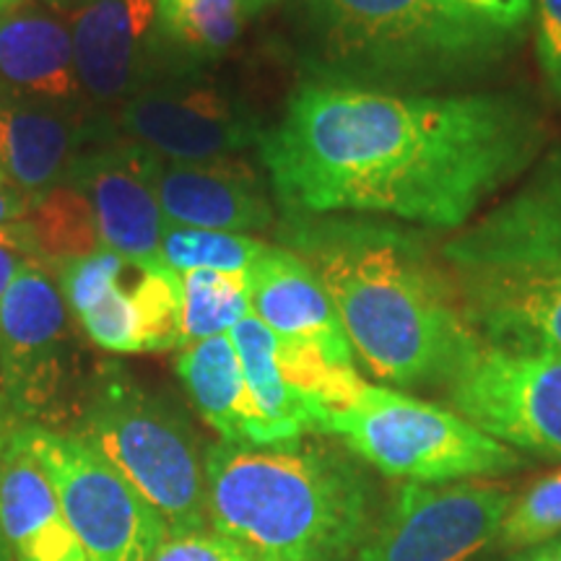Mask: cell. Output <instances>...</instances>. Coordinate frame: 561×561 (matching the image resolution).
<instances>
[{"instance_id": "obj_1", "label": "cell", "mask_w": 561, "mask_h": 561, "mask_svg": "<svg viewBox=\"0 0 561 561\" xmlns=\"http://www.w3.org/2000/svg\"><path fill=\"white\" fill-rule=\"evenodd\" d=\"M543 117L515 91H385L314 79L261 138L271 185L294 219L385 216L462 229L536 164Z\"/></svg>"}, {"instance_id": "obj_2", "label": "cell", "mask_w": 561, "mask_h": 561, "mask_svg": "<svg viewBox=\"0 0 561 561\" xmlns=\"http://www.w3.org/2000/svg\"><path fill=\"white\" fill-rule=\"evenodd\" d=\"M291 252L331 297L351 348L371 375L401 388L445 385L476 333L439 250L390 221L294 219Z\"/></svg>"}, {"instance_id": "obj_3", "label": "cell", "mask_w": 561, "mask_h": 561, "mask_svg": "<svg viewBox=\"0 0 561 561\" xmlns=\"http://www.w3.org/2000/svg\"><path fill=\"white\" fill-rule=\"evenodd\" d=\"M208 525L252 561H343L369 528V489L331 447L216 442L206 453Z\"/></svg>"}, {"instance_id": "obj_4", "label": "cell", "mask_w": 561, "mask_h": 561, "mask_svg": "<svg viewBox=\"0 0 561 561\" xmlns=\"http://www.w3.org/2000/svg\"><path fill=\"white\" fill-rule=\"evenodd\" d=\"M439 255L476 339L561 356V140Z\"/></svg>"}, {"instance_id": "obj_5", "label": "cell", "mask_w": 561, "mask_h": 561, "mask_svg": "<svg viewBox=\"0 0 561 561\" xmlns=\"http://www.w3.org/2000/svg\"><path fill=\"white\" fill-rule=\"evenodd\" d=\"M305 19L325 79L413 94L486 73L517 42L460 0H305Z\"/></svg>"}, {"instance_id": "obj_6", "label": "cell", "mask_w": 561, "mask_h": 561, "mask_svg": "<svg viewBox=\"0 0 561 561\" xmlns=\"http://www.w3.org/2000/svg\"><path fill=\"white\" fill-rule=\"evenodd\" d=\"M76 434L149 502L167 533L210 528L198 442L185 421L128 371L104 364Z\"/></svg>"}, {"instance_id": "obj_7", "label": "cell", "mask_w": 561, "mask_h": 561, "mask_svg": "<svg viewBox=\"0 0 561 561\" xmlns=\"http://www.w3.org/2000/svg\"><path fill=\"white\" fill-rule=\"evenodd\" d=\"M320 434H333L377 471L411 483H450L523 468L520 455L460 413L369 382L346 405L322 411Z\"/></svg>"}, {"instance_id": "obj_8", "label": "cell", "mask_w": 561, "mask_h": 561, "mask_svg": "<svg viewBox=\"0 0 561 561\" xmlns=\"http://www.w3.org/2000/svg\"><path fill=\"white\" fill-rule=\"evenodd\" d=\"M50 476L60 507L89 561H146L167 536L149 502L76 432L13 421Z\"/></svg>"}, {"instance_id": "obj_9", "label": "cell", "mask_w": 561, "mask_h": 561, "mask_svg": "<svg viewBox=\"0 0 561 561\" xmlns=\"http://www.w3.org/2000/svg\"><path fill=\"white\" fill-rule=\"evenodd\" d=\"M60 291L83 333L112 354L180 348V273L100 248L60 265Z\"/></svg>"}, {"instance_id": "obj_10", "label": "cell", "mask_w": 561, "mask_h": 561, "mask_svg": "<svg viewBox=\"0 0 561 561\" xmlns=\"http://www.w3.org/2000/svg\"><path fill=\"white\" fill-rule=\"evenodd\" d=\"M462 419L512 450L561 460V356L476 343L442 385Z\"/></svg>"}, {"instance_id": "obj_11", "label": "cell", "mask_w": 561, "mask_h": 561, "mask_svg": "<svg viewBox=\"0 0 561 561\" xmlns=\"http://www.w3.org/2000/svg\"><path fill=\"white\" fill-rule=\"evenodd\" d=\"M512 496L504 483H403L356 561H468L491 541Z\"/></svg>"}, {"instance_id": "obj_12", "label": "cell", "mask_w": 561, "mask_h": 561, "mask_svg": "<svg viewBox=\"0 0 561 561\" xmlns=\"http://www.w3.org/2000/svg\"><path fill=\"white\" fill-rule=\"evenodd\" d=\"M66 339V297L45 265L30 261L0 305V388L19 416H34L58 396Z\"/></svg>"}, {"instance_id": "obj_13", "label": "cell", "mask_w": 561, "mask_h": 561, "mask_svg": "<svg viewBox=\"0 0 561 561\" xmlns=\"http://www.w3.org/2000/svg\"><path fill=\"white\" fill-rule=\"evenodd\" d=\"M157 161V153L128 140L81 153L68 178L89 201L102 248L140 263H164V216L153 185Z\"/></svg>"}, {"instance_id": "obj_14", "label": "cell", "mask_w": 561, "mask_h": 561, "mask_svg": "<svg viewBox=\"0 0 561 561\" xmlns=\"http://www.w3.org/2000/svg\"><path fill=\"white\" fill-rule=\"evenodd\" d=\"M121 125L164 161L229 159L257 140L248 112L214 87L140 91L121 107Z\"/></svg>"}, {"instance_id": "obj_15", "label": "cell", "mask_w": 561, "mask_h": 561, "mask_svg": "<svg viewBox=\"0 0 561 561\" xmlns=\"http://www.w3.org/2000/svg\"><path fill=\"white\" fill-rule=\"evenodd\" d=\"M159 0H83L73 24L81 87L96 102L136 96L167 58L157 26Z\"/></svg>"}, {"instance_id": "obj_16", "label": "cell", "mask_w": 561, "mask_h": 561, "mask_svg": "<svg viewBox=\"0 0 561 561\" xmlns=\"http://www.w3.org/2000/svg\"><path fill=\"white\" fill-rule=\"evenodd\" d=\"M153 185L161 216L174 227L248 234L273 224L268 193L255 170L242 159H159Z\"/></svg>"}, {"instance_id": "obj_17", "label": "cell", "mask_w": 561, "mask_h": 561, "mask_svg": "<svg viewBox=\"0 0 561 561\" xmlns=\"http://www.w3.org/2000/svg\"><path fill=\"white\" fill-rule=\"evenodd\" d=\"M250 312L280 341L314 348L339 367H354V348L331 297L297 252L265 248L248 271Z\"/></svg>"}, {"instance_id": "obj_18", "label": "cell", "mask_w": 561, "mask_h": 561, "mask_svg": "<svg viewBox=\"0 0 561 561\" xmlns=\"http://www.w3.org/2000/svg\"><path fill=\"white\" fill-rule=\"evenodd\" d=\"M0 523L13 561H89L50 476L16 426H0Z\"/></svg>"}, {"instance_id": "obj_19", "label": "cell", "mask_w": 561, "mask_h": 561, "mask_svg": "<svg viewBox=\"0 0 561 561\" xmlns=\"http://www.w3.org/2000/svg\"><path fill=\"white\" fill-rule=\"evenodd\" d=\"M83 128L58 102L0 87V172L30 198L68 182Z\"/></svg>"}, {"instance_id": "obj_20", "label": "cell", "mask_w": 561, "mask_h": 561, "mask_svg": "<svg viewBox=\"0 0 561 561\" xmlns=\"http://www.w3.org/2000/svg\"><path fill=\"white\" fill-rule=\"evenodd\" d=\"M0 81L47 102L76 100L83 87L70 26L37 9L0 13Z\"/></svg>"}, {"instance_id": "obj_21", "label": "cell", "mask_w": 561, "mask_h": 561, "mask_svg": "<svg viewBox=\"0 0 561 561\" xmlns=\"http://www.w3.org/2000/svg\"><path fill=\"white\" fill-rule=\"evenodd\" d=\"M174 367L193 405L208 421L210 430L221 434V442L268 445L229 333L182 348Z\"/></svg>"}, {"instance_id": "obj_22", "label": "cell", "mask_w": 561, "mask_h": 561, "mask_svg": "<svg viewBox=\"0 0 561 561\" xmlns=\"http://www.w3.org/2000/svg\"><path fill=\"white\" fill-rule=\"evenodd\" d=\"M240 356L244 382L263 421L268 445L301 439L307 432H320V405L286 382L276 359V333L255 314H244L229 331Z\"/></svg>"}, {"instance_id": "obj_23", "label": "cell", "mask_w": 561, "mask_h": 561, "mask_svg": "<svg viewBox=\"0 0 561 561\" xmlns=\"http://www.w3.org/2000/svg\"><path fill=\"white\" fill-rule=\"evenodd\" d=\"M255 0H159L157 26L170 58L216 60L240 37Z\"/></svg>"}, {"instance_id": "obj_24", "label": "cell", "mask_w": 561, "mask_h": 561, "mask_svg": "<svg viewBox=\"0 0 561 561\" xmlns=\"http://www.w3.org/2000/svg\"><path fill=\"white\" fill-rule=\"evenodd\" d=\"M21 224L30 234L34 261L66 265L102 248L89 201L70 182L37 195Z\"/></svg>"}, {"instance_id": "obj_25", "label": "cell", "mask_w": 561, "mask_h": 561, "mask_svg": "<svg viewBox=\"0 0 561 561\" xmlns=\"http://www.w3.org/2000/svg\"><path fill=\"white\" fill-rule=\"evenodd\" d=\"M244 314H250L248 271L180 273V351L227 335Z\"/></svg>"}, {"instance_id": "obj_26", "label": "cell", "mask_w": 561, "mask_h": 561, "mask_svg": "<svg viewBox=\"0 0 561 561\" xmlns=\"http://www.w3.org/2000/svg\"><path fill=\"white\" fill-rule=\"evenodd\" d=\"M268 244L250 234L174 227L164 221L161 257L172 271H250Z\"/></svg>"}, {"instance_id": "obj_27", "label": "cell", "mask_w": 561, "mask_h": 561, "mask_svg": "<svg viewBox=\"0 0 561 561\" xmlns=\"http://www.w3.org/2000/svg\"><path fill=\"white\" fill-rule=\"evenodd\" d=\"M561 533V471L546 476L512 500L496 533L502 549H533Z\"/></svg>"}, {"instance_id": "obj_28", "label": "cell", "mask_w": 561, "mask_h": 561, "mask_svg": "<svg viewBox=\"0 0 561 561\" xmlns=\"http://www.w3.org/2000/svg\"><path fill=\"white\" fill-rule=\"evenodd\" d=\"M146 561H252L231 538L214 528L167 533Z\"/></svg>"}, {"instance_id": "obj_29", "label": "cell", "mask_w": 561, "mask_h": 561, "mask_svg": "<svg viewBox=\"0 0 561 561\" xmlns=\"http://www.w3.org/2000/svg\"><path fill=\"white\" fill-rule=\"evenodd\" d=\"M536 53L551 94L561 100V0H536Z\"/></svg>"}, {"instance_id": "obj_30", "label": "cell", "mask_w": 561, "mask_h": 561, "mask_svg": "<svg viewBox=\"0 0 561 561\" xmlns=\"http://www.w3.org/2000/svg\"><path fill=\"white\" fill-rule=\"evenodd\" d=\"M30 261H34L30 234H26L24 224L19 221V234L9 237V240H0V305H3L5 291L11 289L16 273Z\"/></svg>"}, {"instance_id": "obj_31", "label": "cell", "mask_w": 561, "mask_h": 561, "mask_svg": "<svg viewBox=\"0 0 561 561\" xmlns=\"http://www.w3.org/2000/svg\"><path fill=\"white\" fill-rule=\"evenodd\" d=\"M460 3L471 5L479 13H483L489 21L507 32H517L530 16L533 0H460Z\"/></svg>"}, {"instance_id": "obj_32", "label": "cell", "mask_w": 561, "mask_h": 561, "mask_svg": "<svg viewBox=\"0 0 561 561\" xmlns=\"http://www.w3.org/2000/svg\"><path fill=\"white\" fill-rule=\"evenodd\" d=\"M32 201L34 198L16 191V187H0V227L24 221L32 208Z\"/></svg>"}, {"instance_id": "obj_33", "label": "cell", "mask_w": 561, "mask_h": 561, "mask_svg": "<svg viewBox=\"0 0 561 561\" xmlns=\"http://www.w3.org/2000/svg\"><path fill=\"white\" fill-rule=\"evenodd\" d=\"M515 561H561V538L525 549V553H520Z\"/></svg>"}, {"instance_id": "obj_34", "label": "cell", "mask_w": 561, "mask_h": 561, "mask_svg": "<svg viewBox=\"0 0 561 561\" xmlns=\"http://www.w3.org/2000/svg\"><path fill=\"white\" fill-rule=\"evenodd\" d=\"M0 561H13L9 541H5V533H3V523H0Z\"/></svg>"}, {"instance_id": "obj_35", "label": "cell", "mask_w": 561, "mask_h": 561, "mask_svg": "<svg viewBox=\"0 0 561 561\" xmlns=\"http://www.w3.org/2000/svg\"><path fill=\"white\" fill-rule=\"evenodd\" d=\"M19 234V224H9V227H0V240H9V237Z\"/></svg>"}, {"instance_id": "obj_36", "label": "cell", "mask_w": 561, "mask_h": 561, "mask_svg": "<svg viewBox=\"0 0 561 561\" xmlns=\"http://www.w3.org/2000/svg\"><path fill=\"white\" fill-rule=\"evenodd\" d=\"M21 5V0H0V13H5V11H11V9H19Z\"/></svg>"}, {"instance_id": "obj_37", "label": "cell", "mask_w": 561, "mask_h": 561, "mask_svg": "<svg viewBox=\"0 0 561 561\" xmlns=\"http://www.w3.org/2000/svg\"><path fill=\"white\" fill-rule=\"evenodd\" d=\"M45 3H50V5H66L68 0H45Z\"/></svg>"}, {"instance_id": "obj_38", "label": "cell", "mask_w": 561, "mask_h": 561, "mask_svg": "<svg viewBox=\"0 0 561 561\" xmlns=\"http://www.w3.org/2000/svg\"><path fill=\"white\" fill-rule=\"evenodd\" d=\"M263 3H268V0H255V5H263Z\"/></svg>"}]
</instances>
